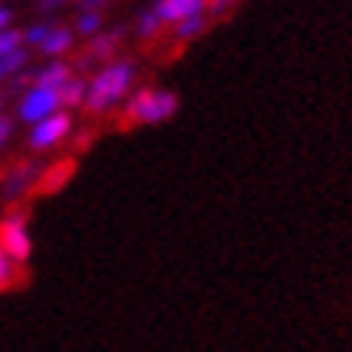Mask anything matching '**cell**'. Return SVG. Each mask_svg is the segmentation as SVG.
<instances>
[{
	"label": "cell",
	"instance_id": "obj_12",
	"mask_svg": "<svg viewBox=\"0 0 352 352\" xmlns=\"http://www.w3.org/2000/svg\"><path fill=\"white\" fill-rule=\"evenodd\" d=\"M204 26H207V16H191V20H184V23H178V26H175V39H194V36H197V32H204Z\"/></svg>",
	"mask_w": 352,
	"mask_h": 352
},
{
	"label": "cell",
	"instance_id": "obj_8",
	"mask_svg": "<svg viewBox=\"0 0 352 352\" xmlns=\"http://www.w3.org/2000/svg\"><path fill=\"white\" fill-rule=\"evenodd\" d=\"M120 36H123V30H110V32H104V36H94V39H91V49H87V55H85V62L81 65H94V62H100V58H107V55L117 49Z\"/></svg>",
	"mask_w": 352,
	"mask_h": 352
},
{
	"label": "cell",
	"instance_id": "obj_3",
	"mask_svg": "<svg viewBox=\"0 0 352 352\" xmlns=\"http://www.w3.org/2000/svg\"><path fill=\"white\" fill-rule=\"evenodd\" d=\"M58 107H62V100H58V94L55 91H43V87H30L26 91V97L20 100V117L26 120V123H43L45 117H52V113H58Z\"/></svg>",
	"mask_w": 352,
	"mask_h": 352
},
{
	"label": "cell",
	"instance_id": "obj_2",
	"mask_svg": "<svg viewBox=\"0 0 352 352\" xmlns=\"http://www.w3.org/2000/svg\"><path fill=\"white\" fill-rule=\"evenodd\" d=\"M178 110V97L171 91H139L126 107V120L136 123H162Z\"/></svg>",
	"mask_w": 352,
	"mask_h": 352
},
{
	"label": "cell",
	"instance_id": "obj_16",
	"mask_svg": "<svg viewBox=\"0 0 352 352\" xmlns=\"http://www.w3.org/2000/svg\"><path fill=\"white\" fill-rule=\"evenodd\" d=\"M20 43H23V32L3 30V32H0V58H3V55H10V52H16V49H20Z\"/></svg>",
	"mask_w": 352,
	"mask_h": 352
},
{
	"label": "cell",
	"instance_id": "obj_10",
	"mask_svg": "<svg viewBox=\"0 0 352 352\" xmlns=\"http://www.w3.org/2000/svg\"><path fill=\"white\" fill-rule=\"evenodd\" d=\"M72 39H75V32L65 30V26H52V32L45 36V43L39 45L45 55H62L65 49H72Z\"/></svg>",
	"mask_w": 352,
	"mask_h": 352
},
{
	"label": "cell",
	"instance_id": "obj_17",
	"mask_svg": "<svg viewBox=\"0 0 352 352\" xmlns=\"http://www.w3.org/2000/svg\"><path fill=\"white\" fill-rule=\"evenodd\" d=\"M159 26H162V20L155 16V10H149V13H142V20H139V36H155L159 32Z\"/></svg>",
	"mask_w": 352,
	"mask_h": 352
},
{
	"label": "cell",
	"instance_id": "obj_5",
	"mask_svg": "<svg viewBox=\"0 0 352 352\" xmlns=\"http://www.w3.org/2000/svg\"><path fill=\"white\" fill-rule=\"evenodd\" d=\"M68 129H72V120H68V113H52V117H45L43 123H36L30 133V146L32 149H52L55 142H62L65 136H68Z\"/></svg>",
	"mask_w": 352,
	"mask_h": 352
},
{
	"label": "cell",
	"instance_id": "obj_15",
	"mask_svg": "<svg viewBox=\"0 0 352 352\" xmlns=\"http://www.w3.org/2000/svg\"><path fill=\"white\" fill-rule=\"evenodd\" d=\"M13 278H16V262H13V258L3 252V245H0V288H10Z\"/></svg>",
	"mask_w": 352,
	"mask_h": 352
},
{
	"label": "cell",
	"instance_id": "obj_13",
	"mask_svg": "<svg viewBox=\"0 0 352 352\" xmlns=\"http://www.w3.org/2000/svg\"><path fill=\"white\" fill-rule=\"evenodd\" d=\"M23 65H26V52H23V49L3 55V58H0V81H3V78H10L13 72H20Z\"/></svg>",
	"mask_w": 352,
	"mask_h": 352
},
{
	"label": "cell",
	"instance_id": "obj_4",
	"mask_svg": "<svg viewBox=\"0 0 352 352\" xmlns=\"http://www.w3.org/2000/svg\"><path fill=\"white\" fill-rule=\"evenodd\" d=\"M0 245H3V252L13 258V262H26L30 258V233H26V220L23 217H7L3 223H0Z\"/></svg>",
	"mask_w": 352,
	"mask_h": 352
},
{
	"label": "cell",
	"instance_id": "obj_6",
	"mask_svg": "<svg viewBox=\"0 0 352 352\" xmlns=\"http://www.w3.org/2000/svg\"><path fill=\"white\" fill-rule=\"evenodd\" d=\"M210 0H159L152 10H155V16H159L162 23H184L191 20V16H201L204 7H207Z\"/></svg>",
	"mask_w": 352,
	"mask_h": 352
},
{
	"label": "cell",
	"instance_id": "obj_21",
	"mask_svg": "<svg viewBox=\"0 0 352 352\" xmlns=\"http://www.w3.org/2000/svg\"><path fill=\"white\" fill-rule=\"evenodd\" d=\"M10 20H13V13L7 10V7H0V32L10 30Z\"/></svg>",
	"mask_w": 352,
	"mask_h": 352
},
{
	"label": "cell",
	"instance_id": "obj_22",
	"mask_svg": "<svg viewBox=\"0 0 352 352\" xmlns=\"http://www.w3.org/2000/svg\"><path fill=\"white\" fill-rule=\"evenodd\" d=\"M62 3H68V0H39V10H55V7H62Z\"/></svg>",
	"mask_w": 352,
	"mask_h": 352
},
{
	"label": "cell",
	"instance_id": "obj_19",
	"mask_svg": "<svg viewBox=\"0 0 352 352\" xmlns=\"http://www.w3.org/2000/svg\"><path fill=\"white\" fill-rule=\"evenodd\" d=\"M78 7H81V13H100L107 7V0H78Z\"/></svg>",
	"mask_w": 352,
	"mask_h": 352
},
{
	"label": "cell",
	"instance_id": "obj_7",
	"mask_svg": "<svg viewBox=\"0 0 352 352\" xmlns=\"http://www.w3.org/2000/svg\"><path fill=\"white\" fill-rule=\"evenodd\" d=\"M72 81V68L62 62H52V65H45V68H39L36 72V78H32V87H43V91H62L65 85Z\"/></svg>",
	"mask_w": 352,
	"mask_h": 352
},
{
	"label": "cell",
	"instance_id": "obj_11",
	"mask_svg": "<svg viewBox=\"0 0 352 352\" xmlns=\"http://www.w3.org/2000/svg\"><path fill=\"white\" fill-rule=\"evenodd\" d=\"M85 97H87V85L81 81V78H72V81L58 91V100H62L65 107H78V104H85Z\"/></svg>",
	"mask_w": 352,
	"mask_h": 352
},
{
	"label": "cell",
	"instance_id": "obj_24",
	"mask_svg": "<svg viewBox=\"0 0 352 352\" xmlns=\"http://www.w3.org/2000/svg\"><path fill=\"white\" fill-rule=\"evenodd\" d=\"M0 104H3V97H0Z\"/></svg>",
	"mask_w": 352,
	"mask_h": 352
},
{
	"label": "cell",
	"instance_id": "obj_18",
	"mask_svg": "<svg viewBox=\"0 0 352 352\" xmlns=\"http://www.w3.org/2000/svg\"><path fill=\"white\" fill-rule=\"evenodd\" d=\"M49 32H52V26H49V23H36V26H30V30H26V43H30V45H43Z\"/></svg>",
	"mask_w": 352,
	"mask_h": 352
},
{
	"label": "cell",
	"instance_id": "obj_20",
	"mask_svg": "<svg viewBox=\"0 0 352 352\" xmlns=\"http://www.w3.org/2000/svg\"><path fill=\"white\" fill-rule=\"evenodd\" d=\"M233 3H236V0H210L207 7H210V13H217V16H220V13H226Z\"/></svg>",
	"mask_w": 352,
	"mask_h": 352
},
{
	"label": "cell",
	"instance_id": "obj_1",
	"mask_svg": "<svg viewBox=\"0 0 352 352\" xmlns=\"http://www.w3.org/2000/svg\"><path fill=\"white\" fill-rule=\"evenodd\" d=\"M133 85V65L129 62H117V65H107L100 68L94 75V81L87 85V97H85V107L87 110H107L113 107L120 97L129 91Z\"/></svg>",
	"mask_w": 352,
	"mask_h": 352
},
{
	"label": "cell",
	"instance_id": "obj_23",
	"mask_svg": "<svg viewBox=\"0 0 352 352\" xmlns=\"http://www.w3.org/2000/svg\"><path fill=\"white\" fill-rule=\"evenodd\" d=\"M10 136V120L7 117H0V146H3V139Z\"/></svg>",
	"mask_w": 352,
	"mask_h": 352
},
{
	"label": "cell",
	"instance_id": "obj_9",
	"mask_svg": "<svg viewBox=\"0 0 352 352\" xmlns=\"http://www.w3.org/2000/svg\"><path fill=\"white\" fill-rule=\"evenodd\" d=\"M39 171H43L39 165H20V168L7 178V184H3L7 197H20V194H26V188L36 182V175H39Z\"/></svg>",
	"mask_w": 352,
	"mask_h": 352
},
{
	"label": "cell",
	"instance_id": "obj_14",
	"mask_svg": "<svg viewBox=\"0 0 352 352\" xmlns=\"http://www.w3.org/2000/svg\"><path fill=\"white\" fill-rule=\"evenodd\" d=\"M104 26V13H81L78 16V32L81 36H97Z\"/></svg>",
	"mask_w": 352,
	"mask_h": 352
}]
</instances>
